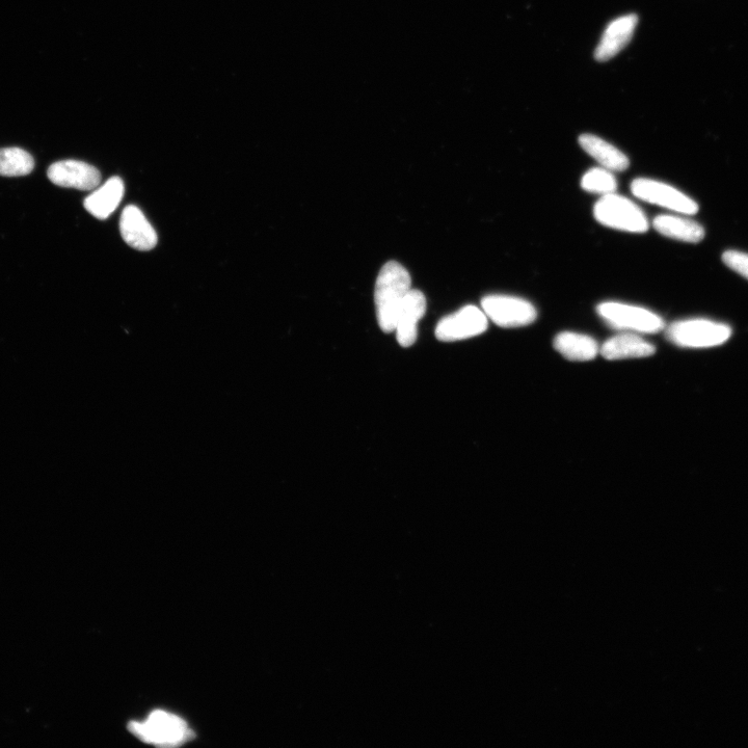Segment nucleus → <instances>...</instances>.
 Returning a JSON list of instances; mask_svg holds the SVG:
<instances>
[{
	"label": "nucleus",
	"mask_w": 748,
	"mask_h": 748,
	"mask_svg": "<svg viewBox=\"0 0 748 748\" xmlns=\"http://www.w3.org/2000/svg\"><path fill=\"white\" fill-rule=\"evenodd\" d=\"M411 285V276L402 264L389 261L382 267L374 290V301L379 326L385 333L395 332L399 308L412 289Z\"/></svg>",
	"instance_id": "obj_1"
},
{
	"label": "nucleus",
	"mask_w": 748,
	"mask_h": 748,
	"mask_svg": "<svg viewBox=\"0 0 748 748\" xmlns=\"http://www.w3.org/2000/svg\"><path fill=\"white\" fill-rule=\"evenodd\" d=\"M128 730L141 741L159 747H178L192 740L186 721L164 710H155L143 721H131Z\"/></svg>",
	"instance_id": "obj_2"
},
{
	"label": "nucleus",
	"mask_w": 748,
	"mask_h": 748,
	"mask_svg": "<svg viewBox=\"0 0 748 748\" xmlns=\"http://www.w3.org/2000/svg\"><path fill=\"white\" fill-rule=\"evenodd\" d=\"M594 217L603 226L629 233H645L650 227L644 210L616 193L602 196L597 201Z\"/></svg>",
	"instance_id": "obj_3"
},
{
	"label": "nucleus",
	"mask_w": 748,
	"mask_h": 748,
	"mask_svg": "<svg viewBox=\"0 0 748 748\" xmlns=\"http://www.w3.org/2000/svg\"><path fill=\"white\" fill-rule=\"evenodd\" d=\"M597 311L613 329L654 334L665 327L664 320L658 314L633 305L605 302L598 306Z\"/></svg>",
	"instance_id": "obj_4"
},
{
	"label": "nucleus",
	"mask_w": 748,
	"mask_h": 748,
	"mask_svg": "<svg viewBox=\"0 0 748 748\" xmlns=\"http://www.w3.org/2000/svg\"><path fill=\"white\" fill-rule=\"evenodd\" d=\"M732 330L729 326L712 322L708 319L681 320L669 327L667 338L682 347H712L730 339Z\"/></svg>",
	"instance_id": "obj_5"
},
{
	"label": "nucleus",
	"mask_w": 748,
	"mask_h": 748,
	"mask_svg": "<svg viewBox=\"0 0 748 748\" xmlns=\"http://www.w3.org/2000/svg\"><path fill=\"white\" fill-rule=\"evenodd\" d=\"M631 192L639 200L693 216L699 211V205L674 186L649 179L637 178L631 182Z\"/></svg>",
	"instance_id": "obj_6"
},
{
	"label": "nucleus",
	"mask_w": 748,
	"mask_h": 748,
	"mask_svg": "<svg viewBox=\"0 0 748 748\" xmlns=\"http://www.w3.org/2000/svg\"><path fill=\"white\" fill-rule=\"evenodd\" d=\"M482 307L495 325L506 329L528 326L538 317L537 309L530 302L513 296H487Z\"/></svg>",
	"instance_id": "obj_7"
},
{
	"label": "nucleus",
	"mask_w": 748,
	"mask_h": 748,
	"mask_svg": "<svg viewBox=\"0 0 748 748\" xmlns=\"http://www.w3.org/2000/svg\"><path fill=\"white\" fill-rule=\"evenodd\" d=\"M488 326L486 313L469 305L441 319L436 328V337L444 342L465 340L484 334Z\"/></svg>",
	"instance_id": "obj_8"
},
{
	"label": "nucleus",
	"mask_w": 748,
	"mask_h": 748,
	"mask_svg": "<svg viewBox=\"0 0 748 748\" xmlns=\"http://www.w3.org/2000/svg\"><path fill=\"white\" fill-rule=\"evenodd\" d=\"M47 176L53 184L79 191H94L101 182V174L95 167L72 159L51 165Z\"/></svg>",
	"instance_id": "obj_9"
},
{
	"label": "nucleus",
	"mask_w": 748,
	"mask_h": 748,
	"mask_svg": "<svg viewBox=\"0 0 748 748\" xmlns=\"http://www.w3.org/2000/svg\"><path fill=\"white\" fill-rule=\"evenodd\" d=\"M120 231L124 242L138 251H150L157 245V234L137 206H127L121 215Z\"/></svg>",
	"instance_id": "obj_10"
},
{
	"label": "nucleus",
	"mask_w": 748,
	"mask_h": 748,
	"mask_svg": "<svg viewBox=\"0 0 748 748\" xmlns=\"http://www.w3.org/2000/svg\"><path fill=\"white\" fill-rule=\"evenodd\" d=\"M426 312V299L417 289L408 292L399 308L396 322V338L403 347L412 346L417 340L418 323Z\"/></svg>",
	"instance_id": "obj_11"
},
{
	"label": "nucleus",
	"mask_w": 748,
	"mask_h": 748,
	"mask_svg": "<svg viewBox=\"0 0 748 748\" xmlns=\"http://www.w3.org/2000/svg\"><path fill=\"white\" fill-rule=\"evenodd\" d=\"M638 23L634 14L622 16L608 24L595 51L598 62H606L616 57L631 41Z\"/></svg>",
	"instance_id": "obj_12"
},
{
	"label": "nucleus",
	"mask_w": 748,
	"mask_h": 748,
	"mask_svg": "<svg viewBox=\"0 0 748 748\" xmlns=\"http://www.w3.org/2000/svg\"><path fill=\"white\" fill-rule=\"evenodd\" d=\"M655 346L634 333H623L613 336L604 342L601 355L610 361L651 357Z\"/></svg>",
	"instance_id": "obj_13"
},
{
	"label": "nucleus",
	"mask_w": 748,
	"mask_h": 748,
	"mask_svg": "<svg viewBox=\"0 0 748 748\" xmlns=\"http://www.w3.org/2000/svg\"><path fill=\"white\" fill-rule=\"evenodd\" d=\"M124 196V183L119 177H112L86 198L85 208L99 220L110 218Z\"/></svg>",
	"instance_id": "obj_14"
},
{
	"label": "nucleus",
	"mask_w": 748,
	"mask_h": 748,
	"mask_svg": "<svg viewBox=\"0 0 748 748\" xmlns=\"http://www.w3.org/2000/svg\"><path fill=\"white\" fill-rule=\"evenodd\" d=\"M579 145L607 170L623 172L630 166L629 158L621 150L597 136L582 135Z\"/></svg>",
	"instance_id": "obj_15"
},
{
	"label": "nucleus",
	"mask_w": 748,
	"mask_h": 748,
	"mask_svg": "<svg viewBox=\"0 0 748 748\" xmlns=\"http://www.w3.org/2000/svg\"><path fill=\"white\" fill-rule=\"evenodd\" d=\"M553 345L561 356L575 362L594 360L600 353L599 345L593 337L574 332L558 334Z\"/></svg>",
	"instance_id": "obj_16"
},
{
	"label": "nucleus",
	"mask_w": 748,
	"mask_h": 748,
	"mask_svg": "<svg viewBox=\"0 0 748 748\" xmlns=\"http://www.w3.org/2000/svg\"><path fill=\"white\" fill-rule=\"evenodd\" d=\"M653 226L661 235L684 243L698 244L705 237V229L699 223L683 217L661 215L654 219Z\"/></svg>",
	"instance_id": "obj_17"
},
{
	"label": "nucleus",
	"mask_w": 748,
	"mask_h": 748,
	"mask_svg": "<svg viewBox=\"0 0 748 748\" xmlns=\"http://www.w3.org/2000/svg\"><path fill=\"white\" fill-rule=\"evenodd\" d=\"M34 169L35 160L28 151L17 147L0 149V176H25Z\"/></svg>",
	"instance_id": "obj_18"
},
{
	"label": "nucleus",
	"mask_w": 748,
	"mask_h": 748,
	"mask_svg": "<svg viewBox=\"0 0 748 748\" xmlns=\"http://www.w3.org/2000/svg\"><path fill=\"white\" fill-rule=\"evenodd\" d=\"M581 187L586 192L605 196L616 193L618 181L612 171L603 167L593 168L583 175Z\"/></svg>",
	"instance_id": "obj_19"
},
{
	"label": "nucleus",
	"mask_w": 748,
	"mask_h": 748,
	"mask_svg": "<svg viewBox=\"0 0 748 748\" xmlns=\"http://www.w3.org/2000/svg\"><path fill=\"white\" fill-rule=\"evenodd\" d=\"M723 261L730 269L748 280V254L738 251H727Z\"/></svg>",
	"instance_id": "obj_20"
}]
</instances>
